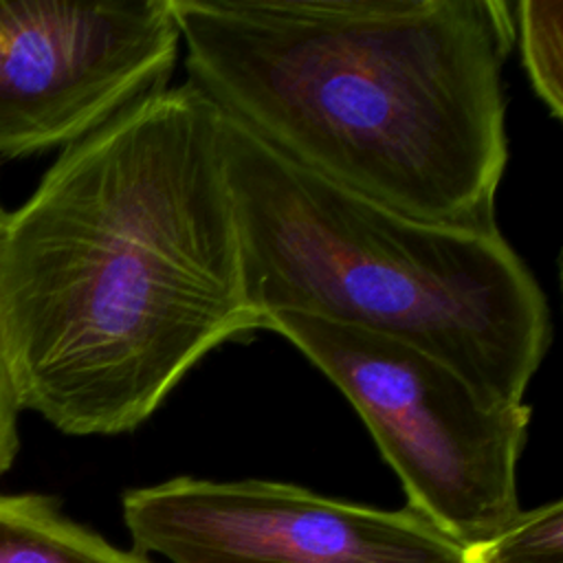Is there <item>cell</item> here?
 <instances>
[{"mask_svg":"<svg viewBox=\"0 0 563 563\" xmlns=\"http://www.w3.org/2000/svg\"><path fill=\"white\" fill-rule=\"evenodd\" d=\"M20 409L68 435L143 424L213 347L257 330L222 117L163 88L66 145L0 227Z\"/></svg>","mask_w":563,"mask_h":563,"instance_id":"1","label":"cell"},{"mask_svg":"<svg viewBox=\"0 0 563 563\" xmlns=\"http://www.w3.org/2000/svg\"><path fill=\"white\" fill-rule=\"evenodd\" d=\"M191 84L290 165L398 213L495 231L504 0H172Z\"/></svg>","mask_w":563,"mask_h":563,"instance_id":"2","label":"cell"},{"mask_svg":"<svg viewBox=\"0 0 563 563\" xmlns=\"http://www.w3.org/2000/svg\"><path fill=\"white\" fill-rule=\"evenodd\" d=\"M222 141L257 330L275 312L352 325L440 358L490 400L523 402L552 321L499 229L398 213L290 165L224 117Z\"/></svg>","mask_w":563,"mask_h":563,"instance_id":"3","label":"cell"},{"mask_svg":"<svg viewBox=\"0 0 563 563\" xmlns=\"http://www.w3.org/2000/svg\"><path fill=\"white\" fill-rule=\"evenodd\" d=\"M260 330L288 339L347 398L407 508L444 537L471 552L519 517L530 405L490 400L440 358L352 325L275 312Z\"/></svg>","mask_w":563,"mask_h":563,"instance_id":"4","label":"cell"},{"mask_svg":"<svg viewBox=\"0 0 563 563\" xmlns=\"http://www.w3.org/2000/svg\"><path fill=\"white\" fill-rule=\"evenodd\" d=\"M132 552L169 563H462L409 508L383 510L266 482L174 477L123 493Z\"/></svg>","mask_w":563,"mask_h":563,"instance_id":"5","label":"cell"},{"mask_svg":"<svg viewBox=\"0 0 563 563\" xmlns=\"http://www.w3.org/2000/svg\"><path fill=\"white\" fill-rule=\"evenodd\" d=\"M172 0H0V154L66 147L167 88Z\"/></svg>","mask_w":563,"mask_h":563,"instance_id":"6","label":"cell"},{"mask_svg":"<svg viewBox=\"0 0 563 563\" xmlns=\"http://www.w3.org/2000/svg\"><path fill=\"white\" fill-rule=\"evenodd\" d=\"M0 563H150L68 519L57 499L0 493Z\"/></svg>","mask_w":563,"mask_h":563,"instance_id":"7","label":"cell"},{"mask_svg":"<svg viewBox=\"0 0 563 563\" xmlns=\"http://www.w3.org/2000/svg\"><path fill=\"white\" fill-rule=\"evenodd\" d=\"M512 20L530 86L559 121L563 117V2L519 0L512 4Z\"/></svg>","mask_w":563,"mask_h":563,"instance_id":"8","label":"cell"},{"mask_svg":"<svg viewBox=\"0 0 563 563\" xmlns=\"http://www.w3.org/2000/svg\"><path fill=\"white\" fill-rule=\"evenodd\" d=\"M471 554L477 563H563V504L521 510L501 534Z\"/></svg>","mask_w":563,"mask_h":563,"instance_id":"9","label":"cell"},{"mask_svg":"<svg viewBox=\"0 0 563 563\" xmlns=\"http://www.w3.org/2000/svg\"><path fill=\"white\" fill-rule=\"evenodd\" d=\"M4 209L0 205V227L4 218ZM20 402L15 396L4 339H2V325H0V477L13 466L18 449H20V433H18V416H20Z\"/></svg>","mask_w":563,"mask_h":563,"instance_id":"10","label":"cell"},{"mask_svg":"<svg viewBox=\"0 0 563 563\" xmlns=\"http://www.w3.org/2000/svg\"><path fill=\"white\" fill-rule=\"evenodd\" d=\"M462 563H477V559H475V556L468 552V554L464 556V561H462Z\"/></svg>","mask_w":563,"mask_h":563,"instance_id":"11","label":"cell"}]
</instances>
